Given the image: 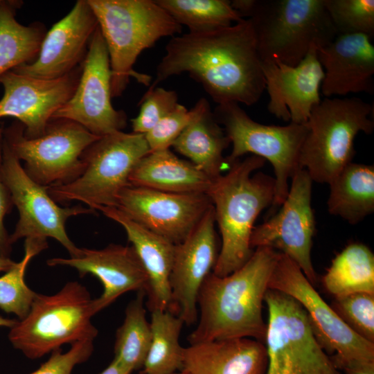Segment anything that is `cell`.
I'll return each mask as SVG.
<instances>
[{"instance_id": "6da1fadb", "label": "cell", "mask_w": 374, "mask_h": 374, "mask_svg": "<svg viewBox=\"0 0 374 374\" xmlns=\"http://www.w3.org/2000/svg\"><path fill=\"white\" fill-rule=\"evenodd\" d=\"M185 72L200 83L217 105L256 104L265 90V81L250 20L242 19L226 27L172 37L148 91Z\"/></svg>"}, {"instance_id": "7a4b0ae2", "label": "cell", "mask_w": 374, "mask_h": 374, "mask_svg": "<svg viewBox=\"0 0 374 374\" xmlns=\"http://www.w3.org/2000/svg\"><path fill=\"white\" fill-rule=\"evenodd\" d=\"M278 251L254 249L249 259L226 276L210 273L197 296L198 323L188 335L190 345L235 338H251L264 344L267 323L262 304Z\"/></svg>"}, {"instance_id": "3957f363", "label": "cell", "mask_w": 374, "mask_h": 374, "mask_svg": "<svg viewBox=\"0 0 374 374\" xmlns=\"http://www.w3.org/2000/svg\"><path fill=\"white\" fill-rule=\"evenodd\" d=\"M265 160L251 155L230 165L226 175L213 180L207 192L213 204L222 245L213 273L226 276L241 267L251 257L253 224L260 212L272 205L274 177L258 172Z\"/></svg>"}, {"instance_id": "277c9868", "label": "cell", "mask_w": 374, "mask_h": 374, "mask_svg": "<svg viewBox=\"0 0 374 374\" xmlns=\"http://www.w3.org/2000/svg\"><path fill=\"white\" fill-rule=\"evenodd\" d=\"M98 21L109 53L112 97H119L130 78L145 86L151 77L133 66L141 53L163 37L180 34L179 25L155 1L87 0Z\"/></svg>"}, {"instance_id": "5b68a950", "label": "cell", "mask_w": 374, "mask_h": 374, "mask_svg": "<svg viewBox=\"0 0 374 374\" xmlns=\"http://www.w3.org/2000/svg\"><path fill=\"white\" fill-rule=\"evenodd\" d=\"M248 17L262 62L296 66L337 35L324 0H256Z\"/></svg>"}, {"instance_id": "8992f818", "label": "cell", "mask_w": 374, "mask_h": 374, "mask_svg": "<svg viewBox=\"0 0 374 374\" xmlns=\"http://www.w3.org/2000/svg\"><path fill=\"white\" fill-rule=\"evenodd\" d=\"M92 301L78 281L68 282L53 295L37 293L28 314L10 328L9 341L31 359L66 344L93 341L98 331L91 322Z\"/></svg>"}, {"instance_id": "52a82bcc", "label": "cell", "mask_w": 374, "mask_h": 374, "mask_svg": "<svg viewBox=\"0 0 374 374\" xmlns=\"http://www.w3.org/2000/svg\"><path fill=\"white\" fill-rule=\"evenodd\" d=\"M373 112L371 104L356 97L325 98L312 109L299 158L312 181L329 184L352 162L357 134L373 131Z\"/></svg>"}, {"instance_id": "ba28073f", "label": "cell", "mask_w": 374, "mask_h": 374, "mask_svg": "<svg viewBox=\"0 0 374 374\" xmlns=\"http://www.w3.org/2000/svg\"><path fill=\"white\" fill-rule=\"evenodd\" d=\"M145 135L116 132L100 137L83 152L84 169L73 181L47 187L57 203L78 201L96 211L116 206L137 162L150 152Z\"/></svg>"}, {"instance_id": "9c48e42d", "label": "cell", "mask_w": 374, "mask_h": 374, "mask_svg": "<svg viewBox=\"0 0 374 374\" xmlns=\"http://www.w3.org/2000/svg\"><path fill=\"white\" fill-rule=\"evenodd\" d=\"M213 112L216 121L232 143L226 158L230 166L247 153L269 161L275 173L273 208L280 206L289 192L288 180L301 168V150L308 133L306 123L287 125H265L254 121L238 103L219 104Z\"/></svg>"}, {"instance_id": "30bf717a", "label": "cell", "mask_w": 374, "mask_h": 374, "mask_svg": "<svg viewBox=\"0 0 374 374\" xmlns=\"http://www.w3.org/2000/svg\"><path fill=\"white\" fill-rule=\"evenodd\" d=\"M264 302L268 310L266 374H342L317 340L296 299L268 289Z\"/></svg>"}, {"instance_id": "8fae6325", "label": "cell", "mask_w": 374, "mask_h": 374, "mask_svg": "<svg viewBox=\"0 0 374 374\" xmlns=\"http://www.w3.org/2000/svg\"><path fill=\"white\" fill-rule=\"evenodd\" d=\"M3 138L18 159L24 162L28 175L48 187L78 177L84 169L83 152L100 137L76 122L53 118L40 136L26 137L24 125L15 121L3 129Z\"/></svg>"}, {"instance_id": "7c38bea8", "label": "cell", "mask_w": 374, "mask_h": 374, "mask_svg": "<svg viewBox=\"0 0 374 374\" xmlns=\"http://www.w3.org/2000/svg\"><path fill=\"white\" fill-rule=\"evenodd\" d=\"M269 289L290 296L303 306L317 340L326 353H333L331 359L339 370L357 363L374 362V344L347 326L300 267L283 253H278Z\"/></svg>"}, {"instance_id": "4fadbf2b", "label": "cell", "mask_w": 374, "mask_h": 374, "mask_svg": "<svg viewBox=\"0 0 374 374\" xmlns=\"http://www.w3.org/2000/svg\"><path fill=\"white\" fill-rule=\"evenodd\" d=\"M1 178L19 213L12 244L21 238L47 240L53 238L69 252L77 255L80 248L71 240L66 231V222L73 216L96 213L80 205L61 207L50 196L47 187L33 180L3 138Z\"/></svg>"}, {"instance_id": "5bb4252c", "label": "cell", "mask_w": 374, "mask_h": 374, "mask_svg": "<svg viewBox=\"0 0 374 374\" xmlns=\"http://www.w3.org/2000/svg\"><path fill=\"white\" fill-rule=\"evenodd\" d=\"M291 186L280 211L253 228L251 247L272 248L287 256L314 286L317 275L311 258L315 219L311 206L312 180L304 168L291 178Z\"/></svg>"}, {"instance_id": "9a60e30c", "label": "cell", "mask_w": 374, "mask_h": 374, "mask_svg": "<svg viewBox=\"0 0 374 374\" xmlns=\"http://www.w3.org/2000/svg\"><path fill=\"white\" fill-rule=\"evenodd\" d=\"M112 71L108 51L99 27L95 30L71 98L53 118L73 121L101 137L121 131L127 116L112 105Z\"/></svg>"}, {"instance_id": "2e32d148", "label": "cell", "mask_w": 374, "mask_h": 374, "mask_svg": "<svg viewBox=\"0 0 374 374\" xmlns=\"http://www.w3.org/2000/svg\"><path fill=\"white\" fill-rule=\"evenodd\" d=\"M211 206L206 193H174L129 185L121 191L115 207L140 225L177 244Z\"/></svg>"}, {"instance_id": "e0dca14e", "label": "cell", "mask_w": 374, "mask_h": 374, "mask_svg": "<svg viewBox=\"0 0 374 374\" xmlns=\"http://www.w3.org/2000/svg\"><path fill=\"white\" fill-rule=\"evenodd\" d=\"M81 70L82 65L55 79L35 78L12 70L3 73L0 76L3 88L0 118H15L24 125L27 138L42 136L53 115L74 93Z\"/></svg>"}, {"instance_id": "ac0fdd59", "label": "cell", "mask_w": 374, "mask_h": 374, "mask_svg": "<svg viewBox=\"0 0 374 374\" xmlns=\"http://www.w3.org/2000/svg\"><path fill=\"white\" fill-rule=\"evenodd\" d=\"M215 224L212 204L189 235L175 245L168 311L188 326L197 321L198 293L206 276L213 271L219 254Z\"/></svg>"}, {"instance_id": "d6986e66", "label": "cell", "mask_w": 374, "mask_h": 374, "mask_svg": "<svg viewBox=\"0 0 374 374\" xmlns=\"http://www.w3.org/2000/svg\"><path fill=\"white\" fill-rule=\"evenodd\" d=\"M87 0H78L71 10L46 33L35 60L12 69L43 79L64 76L82 65L98 28Z\"/></svg>"}, {"instance_id": "ffe728a7", "label": "cell", "mask_w": 374, "mask_h": 374, "mask_svg": "<svg viewBox=\"0 0 374 374\" xmlns=\"http://www.w3.org/2000/svg\"><path fill=\"white\" fill-rule=\"evenodd\" d=\"M262 66L269 112L285 122L306 123L312 109L321 100L319 91L324 71L317 46H313L296 66L278 61H264Z\"/></svg>"}, {"instance_id": "44dd1931", "label": "cell", "mask_w": 374, "mask_h": 374, "mask_svg": "<svg viewBox=\"0 0 374 374\" xmlns=\"http://www.w3.org/2000/svg\"><path fill=\"white\" fill-rule=\"evenodd\" d=\"M46 263L52 267H71L80 277L89 274L100 280L103 292L92 301L95 314L124 293H146L148 286V274L133 246L111 244L102 249L80 248L74 257L53 258Z\"/></svg>"}, {"instance_id": "7402d4cb", "label": "cell", "mask_w": 374, "mask_h": 374, "mask_svg": "<svg viewBox=\"0 0 374 374\" xmlns=\"http://www.w3.org/2000/svg\"><path fill=\"white\" fill-rule=\"evenodd\" d=\"M365 34H339L317 48L324 71L321 91L326 98L374 91V46Z\"/></svg>"}, {"instance_id": "603a6c76", "label": "cell", "mask_w": 374, "mask_h": 374, "mask_svg": "<svg viewBox=\"0 0 374 374\" xmlns=\"http://www.w3.org/2000/svg\"><path fill=\"white\" fill-rule=\"evenodd\" d=\"M96 211L116 222L125 229L148 276L146 306L150 312L168 310L170 305V276L175 245L140 225L115 206Z\"/></svg>"}, {"instance_id": "cb8c5ba5", "label": "cell", "mask_w": 374, "mask_h": 374, "mask_svg": "<svg viewBox=\"0 0 374 374\" xmlns=\"http://www.w3.org/2000/svg\"><path fill=\"white\" fill-rule=\"evenodd\" d=\"M265 344L251 338L212 340L184 348L188 374H266Z\"/></svg>"}, {"instance_id": "d4e9b609", "label": "cell", "mask_w": 374, "mask_h": 374, "mask_svg": "<svg viewBox=\"0 0 374 374\" xmlns=\"http://www.w3.org/2000/svg\"><path fill=\"white\" fill-rule=\"evenodd\" d=\"M213 180L169 149L150 152L135 165L129 185L174 193H206Z\"/></svg>"}, {"instance_id": "484cf974", "label": "cell", "mask_w": 374, "mask_h": 374, "mask_svg": "<svg viewBox=\"0 0 374 374\" xmlns=\"http://www.w3.org/2000/svg\"><path fill=\"white\" fill-rule=\"evenodd\" d=\"M224 129L216 121L211 106L190 123L173 142L175 150L212 179L230 167L223 157L230 144Z\"/></svg>"}, {"instance_id": "4316f807", "label": "cell", "mask_w": 374, "mask_h": 374, "mask_svg": "<svg viewBox=\"0 0 374 374\" xmlns=\"http://www.w3.org/2000/svg\"><path fill=\"white\" fill-rule=\"evenodd\" d=\"M328 212L356 224L374 211V166L350 162L328 184Z\"/></svg>"}, {"instance_id": "83f0119b", "label": "cell", "mask_w": 374, "mask_h": 374, "mask_svg": "<svg viewBox=\"0 0 374 374\" xmlns=\"http://www.w3.org/2000/svg\"><path fill=\"white\" fill-rule=\"evenodd\" d=\"M19 1L0 0V76L37 57L46 35L43 25L24 26L16 19Z\"/></svg>"}, {"instance_id": "f1b7e54d", "label": "cell", "mask_w": 374, "mask_h": 374, "mask_svg": "<svg viewBox=\"0 0 374 374\" xmlns=\"http://www.w3.org/2000/svg\"><path fill=\"white\" fill-rule=\"evenodd\" d=\"M325 290L334 297L353 293L374 294V255L362 243L347 245L333 258L322 277Z\"/></svg>"}, {"instance_id": "f546056e", "label": "cell", "mask_w": 374, "mask_h": 374, "mask_svg": "<svg viewBox=\"0 0 374 374\" xmlns=\"http://www.w3.org/2000/svg\"><path fill=\"white\" fill-rule=\"evenodd\" d=\"M152 340L141 374H171L181 371L184 348L179 336L184 323L168 310L151 312Z\"/></svg>"}, {"instance_id": "4dcf8cb0", "label": "cell", "mask_w": 374, "mask_h": 374, "mask_svg": "<svg viewBox=\"0 0 374 374\" xmlns=\"http://www.w3.org/2000/svg\"><path fill=\"white\" fill-rule=\"evenodd\" d=\"M137 293L125 309L123 323L116 330L114 348V359L132 372L143 368L152 340L143 303L146 294L144 291Z\"/></svg>"}, {"instance_id": "1f68e13d", "label": "cell", "mask_w": 374, "mask_h": 374, "mask_svg": "<svg viewBox=\"0 0 374 374\" xmlns=\"http://www.w3.org/2000/svg\"><path fill=\"white\" fill-rule=\"evenodd\" d=\"M179 25L190 33L231 26L242 18L227 0H155Z\"/></svg>"}, {"instance_id": "d6a6232c", "label": "cell", "mask_w": 374, "mask_h": 374, "mask_svg": "<svg viewBox=\"0 0 374 374\" xmlns=\"http://www.w3.org/2000/svg\"><path fill=\"white\" fill-rule=\"evenodd\" d=\"M47 247L46 240L25 239L22 259L0 277V308L19 320L28 314L37 294L25 282L26 268L31 259Z\"/></svg>"}, {"instance_id": "836d02e7", "label": "cell", "mask_w": 374, "mask_h": 374, "mask_svg": "<svg viewBox=\"0 0 374 374\" xmlns=\"http://www.w3.org/2000/svg\"><path fill=\"white\" fill-rule=\"evenodd\" d=\"M337 35H374L373 0H324Z\"/></svg>"}, {"instance_id": "e575fe53", "label": "cell", "mask_w": 374, "mask_h": 374, "mask_svg": "<svg viewBox=\"0 0 374 374\" xmlns=\"http://www.w3.org/2000/svg\"><path fill=\"white\" fill-rule=\"evenodd\" d=\"M330 306L354 332L374 344V294L357 292L335 297Z\"/></svg>"}, {"instance_id": "d590c367", "label": "cell", "mask_w": 374, "mask_h": 374, "mask_svg": "<svg viewBox=\"0 0 374 374\" xmlns=\"http://www.w3.org/2000/svg\"><path fill=\"white\" fill-rule=\"evenodd\" d=\"M209 107V103L204 98H200L190 110L178 103L171 112L144 134L150 151L169 149L187 126Z\"/></svg>"}, {"instance_id": "8d00e7d4", "label": "cell", "mask_w": 374, "mask_h": 374, "mask_svg": "<svg viewBox=\"0 0 374 374\" xmlns=\"http://www.w3.org/2000/svg\"><path fill=\"white\" fill-rule=\"evenodd\" d=\"M138 116L131 120L133 133L145 134L178 105L175 91L157 87L147 91L140 100Z\"/></svg>"}, {"instance_id": "74e56055", "label": "cell", "mask_w": 374, "mask_h": 374, "mask_svg": "<svg viewBox=\"0 0 374 374\" xmlns=\"http://www.w3.org/2000/svg\"><path fill=\"white\" fill-rule=\"evenodd\" d=\"M93 341L75 342L66 353H62L60 348L53 351L49 359L30 374H71L77 364L86 362L91 355Z\"/></svg>"}, {"instance_id": "f35d334b", "label": "cell", "mask_w": 374, "mask_h": 374, "mask_svg": "<svg viewBox=\"0 0 374 374\" xmlns=\"http://www.w3.org/2000/svg\"><path fill=\"white\" fill-rule=\"evenodd\" d=\"M3 142V127L0 125V253L9 257L11 251L10 235L4 226V217L13 206L10 194L1 178V162Z\"/></svg>"}, {"instance_id": "ab89813d", "label": "cell", "mask_w": 374, "mask_h": 374, "mask_svg": "<svg viewBox=\"0 0 374 374\" xmlns=\"http://www.w3.org/2000/svg\"><path fill=\"white\" fill-rule=\"evenodd\" d=\"M344 374H374V362L351 364L341 368Z\"/></svg>"}, {"instance_id": "60d3db41", "label": "cell", "mask_w": 374, "mask_h": 374, "mask_svg": "<svg viewBox=\"0 0 374 374\" xmlns=\"http://www.w3.org/2000/svg\"><path fill=\"white\" fill-rule=\"evenodd\" d=\"M132 371L126 368L113 359L109 366L100 374H132Z\"/></svg>"}, {"instance_id": "b9f144b4", "label": "cell", "mask_w": 374, "mask_h": 374, "mask_svg": "<svg viewBox=\"0 0 374 374\" xmlns=\"http://www.w3.org/2000/svg\"><path fill=\"white\" fill-rule=\"evenodd\" d=\"M16 262L10 259V257L5 256L0 253V272H6L9 270Z\"/></svg>"}, {"instance_id": "7bdbcfd3", "label": "cell", "mask_w": 374, "mask_h": 374, "mask_svg": "<svg viewBox=\"0 0 374 374\" xmlns=\"http://www.w3.org/2000/svg\"><path fill=\"white\" fill-rule=\"evenodd\" d=\"M17 320L13 319H8L0 316V327L12 328Z\"/></svg>"}, {"instance_id": "ee69618b", "label": "cell", "mask_w": 374, "mask_h": 374, "mask_svg": "<svg viewBox=\"0 0 374 374\" xmlns=\"http://www.w3.org/2000/svg\"><path fill=\"white\" fill-rule=\"evenodd\" d=\"M171 374H188L187 373L181 371H179V372H175V373H171Z\"/></svg>"}]
</instances>
